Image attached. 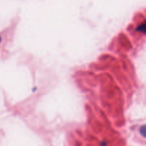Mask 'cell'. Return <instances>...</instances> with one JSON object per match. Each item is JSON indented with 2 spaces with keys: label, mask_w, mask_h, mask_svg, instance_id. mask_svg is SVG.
I'll return each instance as SVG.
<instances>
[{
  "label": "cell",
  "mask_w": 146,
  "mask_h": 146,
  "mask_svg": "<svg viewBox=\"0 0 146 146\" xmlns=\"http://www.w3.org/2000/svg\"><path fill=\"white\" fill-rule=\"evenodd\" d=\"M145 28H146L145 23L144 22V23H143L141 26H139V27L137 28V31H141V32H143V34H145Z\"/></svg>",
  "instance_id": "obj_1"
},
{
  "label": "cell",
  "mask_w": 146,
  "mask_h": 146,
  "mask_svg": "<svg viewBox=\"0 0 146 146\" xmlns=\"http://www.w3.org/2000/svg\"><path fill=\"white\" fill-rule=\"evenodd\" d=\"M140 132H141V135H143V137L145 138L146 135H145V125H143L142 127L140 129Z\"/></svg>",
  "instance_id": "obj_2"
},
{
  "label": "cell",
  "mask_w": 146,
  "mask_h": 146,
  "mask_svg": "<svg viewBox=\"0 0 146 146\" xmlns=\"http://www.w3.org/2000/svg\"><path fill=\"white\" fill-rule=\"evenodd\" d=\"M0 41H1V38H0Z\"/></svg>",
  "instance_id": "obj_3"
}]
</instances>
